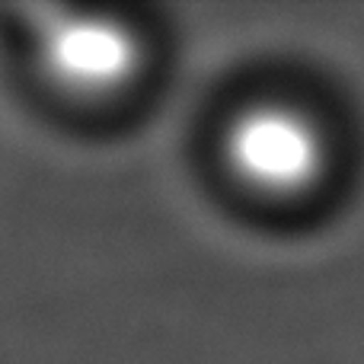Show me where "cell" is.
Segmentation results:
<instances>
[{
  "mask_svg": "<svg viewBox=\"0 0 364 364\" xmlns=\"http://www.w3.org/2000/svg\"><path fill=\"white\" fill-rule=\"evenodd\" d=\"M29 45L36 70L55 93L80 102L122 96L141 74L144 48L125 19L102 10L38 6Z\"/></svg>",
  "mask_w": 364,
  "mask_h": 364,
  "instance_id": "obj_2",
  "label": "cell"
},
{
  "mask_svg": "<svg viewBox=\"0 0 364 364\" xmlns=\"http://www.w3.org/2000/svg\"><path fill=\"white\" fill-rule=\"evenodd\" d=\"M224 166L237 186L265 201H297L326 176L329 141L314 112L288 100L243 106L220 138Z\"/></svg>",
  "mask_w": 364,
  "mask_h": 364,
  "instance_id": "obj_1",
  "label": "cell"
}]
</instances>
